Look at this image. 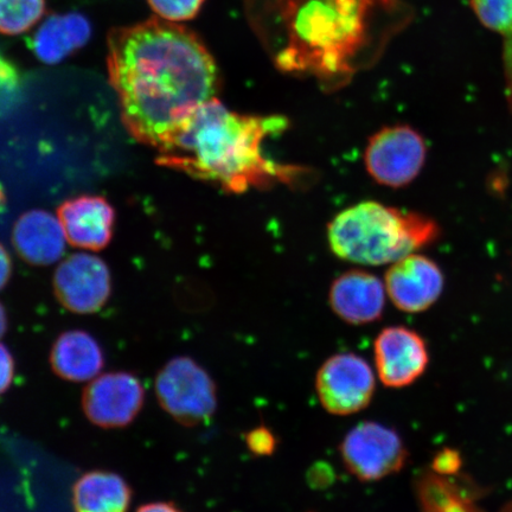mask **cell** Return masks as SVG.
I'll return each mask as SVG.
<instances>
[{
  "label": "cell",
  "mask_w": 512,
  "mask_h": 512,
  "mask_svg": "<svg viewBox=\"0 0 512 512\" xmlns=\"http://www.w3.org/2000/svg\"><path fill=\"white\" fill-rule=\"evenodd\" d=\"M107 68L121 117L138 142L159 149L219 91L214 57L194 32L152 18L113 29Z\"/></svg>",
  "instance_id": "obj_1"
},
{
  "label": "cell",
  "mask_w": 512,
  "mask_h": 512,
  "mask_svg": "<svg viewBox=\"0 0 512 512\" xmlns=\"http://www.w3.org/2000/svg\"><path fill=\"white\" fill-rule=\"evenodd\" d=\"M275 66L341 86L411 21L401 0H249Z\"/></svg>",
  "instance_id": "obj_2"
},
{
  "label": "cell",
  "mask_w": 512,
  "mask_h": 512,
  "mask_svg": "<svg viewBox=\"0 0 512 512\" xmlns=\"http://www.w3.org/2000/svg\"><path fill=\"white\" fill-rule=\"evenodd\" d=\"M287 126L283 115L240 114L213 98L159 147L157 162L234 194L296 181L302 170L273 162L262 149L268 137Z\"/></svg>",
  "instance_id": "obj_3"
},
{
  "label": "cell",
  "mask_w": 512,
  "mask_h": 512,
  "mask_svg": "<svg viewBox=\"0 0 512 512\" xmlns=\"http://www.w3.org/2000/svg\"><path fill=\"white\" fill-rule=\"evenodd\" d=\"M439 233L430 217L368 201L339 213L329 224L328 240L339 259L381 266L431 245Z\"/></svg>",
  "instance_id": "obj_4"
},
{
  "label": "cell",
  "mask_w": 512,
  "mask_h": 512,
  "mask_svg": "<svg viewBox=\"0 0 512 512\" xmlns=\"http://www.w3.org/2000/svg\"><path fill=\"white\" fill-rule=\"evenodd\" d=\"M156 395L160 407L183 426L207 424L217 408L213 379L190 357L165 364L156 379Z\"/></svg>",
  "instance_id": "obj_5"
},
{
  "label": "cell",
  "mask_w": 512,
  "mask_h": 512,
  "mask_svg": "<svg viewBox=\"0 0 512 512\" xmlns=\"http://www.w3.org/2000/svg\"><path fill=\"white\" fill-rule=\"evenodd\" d=\"M426 157L424 137L411 126L395 125L382 128L370 138L364 164L375 182L399 189L419 176Z\"/></svg>",
  "instance_id": "obj_6"
},
{
  "label": "cell",
  "mask_w": 512,
  "mask_h": 512,
  "mask_svg": "<svg viewBox=\"0 0 512 512\" xmlns=\"http://www.w3.org/2000/svg\"><path fill=\"white\" fill-rule=\"evenodd\" d=\"M341 454L351 475L364 482L398 473L408 457L399 433L373 421L362 422L345 435Z\"/></svg>",
  "instance_id": "obj_7"
},
{
  "label": "cell",
  "mask_w": 512,
  "mask_h": 512,
  "mask_svg": "<svg viewBox=\"0 0 512 512\" xmlns=\"http://www.w3.org/2000/svg\"><path fill=\"white\" fill-rule=\"evenodd\" d=\"M316 390L325 411L350 415L367 408L375 393V375L364 358L345 352L318 370Z\"/></svg>",
  "instance_id": "obj_8"
},
{
  "label": "cell",
  "mask_w": 512,
  "mask_h": 512,
  "mask_svg": "<svg viewBox=\"0 0 512 512\" xmlns=\"http://www.w3.org/2000/svg\"><path fill=\"white\" fill-rule=\"evenodd\" d=\"M144 401L142 382L124 371L95 377L82 394L86 418L106 430L130 425L142 411Z\"/></svg>",
  "instance_id": "obj_9"
},
{
  "label": "cell",
  "mask_w": 512,
  "mask_h": 512,
  "mask_svg": "<svg viewBox=\"0 0 512 512\" xmlns=\"http://www.w3.org/2000/svg\"><path fill=\"white\" fill-rule=\"evenodd\" d=\"M57 299L67 310L79 315L99 311L111 296V273L98 256L70 255L55 273Z\"/></svg>",
  "instance_id": "obj_10"
},
{
  "label": "cell",
  "mask_w": 512,
  "mask_h": 512,
  "mask_svg": "<svg viewBox=\"0 0 512 512\" xmlns=\"http://www.w3.org/2000/svg\"><path fill=\"white\" fill-rule=\"evenodd\" d=\"M384 286L399 310L420 313L438 302L444 291L445 278L433 260L414 253L389 268Z\"/></svg>",
  "instance_id": "obj_11"
},
{
  "label": "cell",
  "mask_w": 512,
  "mask_h": 512,
  "mask_svg": "<svg viewBox=\"0 0 512 512\" xmlns=\"http://www.w3.org/2000/svg\"><path fill=\"white\" fill-rule=\"evenodd\" d=\"M430 356L424 338L403 326H390L375 341V364L381 382L389 388L411 386L425 373Z\"/></svg>",
  "instance_id": "obj_12"
},
{
  "label": "cell",
  "mask_w": 512,
  "mask_h": 512,
  "mask_svg": "<svg viewBox=\"0 0 512 512\" xmlns=\"http://www.w3.org/2000/svg\"><path fill=\"white\" fill-rule=\"evenodd\" d=\"M386 292V286L374 274L348 271L339 275L331 286V309L351 325L374 323L382 317Z\"/></svg>",
  "instance_id": "obj_13"
},
{
  "label": "cell",
  "mask_w": 512,
  "mask_h": 512,
  "mask_svg": "<svg viewBox=\"0 0 512 512\" xmlns=\"http://www.w3.org/2000/svg\"><path fill=\"white\" fill-rule=\"evenodd\" d=\"M57 213L67 240L75 247L100 251L112 240L115 214L105 198L75 197L61 204Z\"/></svg>",
  "instance_id": "obj_14"
},
{
  "label": "cell",
  "mask_w": 512,
  "mask_h": 512,
  "mask_svg": "<svg viewBox=\"0 0 512 512\" xmlns=\"http://www.w3.org/2000/svg\"><path fill=\"white\" fill-rule=\"evenodd\" d=\"M66 240L60 219L44 210L28 211L14 229L16 251L31 265L54 264L66 251Z\"/></svg>",
  "instance_id": "obj_15"
},
{
  "label": "cell",
  "mask_w": 512,
  "mask_h": 512,
  "mask_svg": "<svg viewBox=\"0 0 512 512\" xmlns=\"http://www.w3.org/2000/svg\"><path fill=\"white\" fill-rule=\"evenodd\" d=\"M104 364L99 343L85 331L64 332L50 351V366L54 373L70 382L94 380Z\"/></svg>",
  "instance_id": "obj_16"
},
{
  "label": "cell",
  "mask_w": 512,
  "mask_h": 512,
  "mask_svg": "<svg viewBox=\"0 0 512 512\" xmlns=\"http://www.w3.org/2000/svg\"><path fill=\"white\" fill-rule=\"evenodd\" d=\"M131 499L130 486L113 472L85 473L73 488L75 512H127Z\"/></svg>",
  "instance_id": "obj_17"
},
{
  "label": "cell",
  "mask_w": 512,
  "mask_h": 512,
  "mask_svg": "<svg viewBox=\"0 0 512 512\" xmlns=\"http://www.w3.org/2000/svg\"><path fill=\"white\" fill-rule=\"evenodd\" d=\"M89 31L85 18L78 15L50 18L37 32L36 54L44 62H59L85 44Z\"/></svg>",
  "instance_id": "obj_18"
},
{
  "label": "cell",
  "mask_w": 512,
  "mask_h": 512,
  "mask_svg": "<svg viewBox=\"0 0 512 512\" xmlns=\"http://www.w3.org/2000/svg\"><path fill=\"white\" fill-rule=\"evenodd\" d=\"M483 27L501 37L505 76L512 92V0H469Z\"/></svg>",
  "instance_id": "obj_19"
},
{
  "label": "cell",
  "mask_w": 512,
  "mask_h": 512,
  "mask_svg": "<svg viewBox=\"0 0 512 512\" xmlns=\"http://www.w3.org/2000/svg\"><path fill=\"white\" fill-rule=\"evenodd\" d=\"M46 0H0V34L18 36L28 32L46 14Z\"/></svg>",
  "instance_id": "obj_20"
},
{
  "label": "cell",
  "mask_w": 512,
  "mask_h": 512,
  "mask_svg": "<svg viewBox=\"0 0 512 512\" xmlns=\"http://www.w3.org/2000/svg\"><path fill=\"white\" fill-rule=\"evenodd\" d=\"M156 16L170 23H182L194 19L206 0H146Z\"/></svg>",
  "instance_id": "obj_21"
},
{
  "label": "cell",
  "mask_w": 512,
  "mask_h": 512,
  "mask_svg": "<svg viewBox=\"0 0 512 512\" xmlns=\"http://www.w3.org/2000/svg\"><path fill=\"white\" fill-rule=\"evenodd\" d=\"M247 446L256 456H270L275 450L274 435L266 427L255 428L247 435Z\"/></svg>",
  "instance_id": "obj_22"
},
{
  "label": "cell",
  "mask_w": 512,
  "mask_h": 512,
  "mask_svg": "<svg viewBox=\"0 0 512 512\" xmlns=\"http://www.w3.org/2000/svg\"><path fill=\"white\" fill-rule=\"evenodd\" d=\"M15 375V362L8 348L0 343V395L11 386Z\"/></svg>",
  "instance_id": "obj_23"
},
{
  "label": "cell",
  "mask_w": 512,
  "mask_h": 512,
  "mask_svg": "<svg viewBox=\"0 0 512 512\" xmlns=\"http://www.w3.org/2000/svg\"><path fill=\"white\" fill-rule=\"evenodd\" d=\"M458 465V457L450 451L440 453L434 460V469L439 473H448L457 470Z\"/></svg>",
  "instance_id": "obj_24"
},
{
  "label": "cell",
  "mask_w": 512,
  "mask_h": 512,
  "mask_svg": "<svg viewBox=\"0 0 512 512\" xmlns=\"http://www.w3.org/2000/svg\"><path fill=\"white\" fill-rule=\"evenodd\" d=\"M11 275V259L6 249L0 245V290L8 284Z\"/></svg>",
  "instance_id": "obj_25"
},
{
  "label": "cell",
  "mask_w": 512,
  "mask_h": 512,
  "mask_svg": "<svg viewBox=\"0 0 512 512\" xmlns=\"http://www.w3.org/2000/svg\"><path fill=\"white\" fill-rule=\"evenodd\" d=\"M136 512H182L175 504L158 502L145 504L140 507Z\"/></svg>",
  "instance_id": "obj_26"
},
{
  "label": "cell",
  "mask_w": 512,
  "mask_h": 512,
  "mask_svg": "<svg viewBox=\"0 0 512 512\" xmlns=\"http://www.w3.org/2000/svg\"><path fill=\"white\" fill-rule=\"evenodd\" d=\"M8 329V319L2 304H0V338H2Z\"/></svg>",
  "instance_id": "obj_27"
}]
</instances>
